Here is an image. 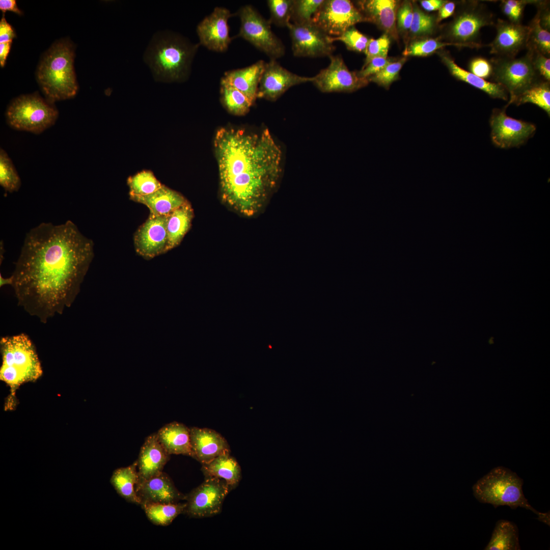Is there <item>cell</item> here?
<instances>
[{
	"label": "cell",
	"mask_w": 550,
	"mask_h": 550,
	"mask_svg": "<svg viewBox=\"0 0 550 550\" xmlns=\"http://www.w3.org/2000/svg\"><path fill=\"white\" fill-rule=\"evenodd\" d=\"M406 61V58L403 57L397 61H393L367 79L369 81L375 82L379 86L388 88L394 81L397 79L399 71Z\"/></svg>",
	"instance_id": "7bdbcfd3"
},
{
	"label": "cell",
	"mask_w": 550,
	"mask_h": 550,
	"mask_svg": "<svg viewBox=\"0 0 550 550\" xmlns=\"http://www.w3.org/2000/svg\"><path fill=\"white\" fill-rule=\"evenodd\" d=\"M170 456L159 441L156 433L147 437L136 460L138 483L163 472L164 465L170 459Z\"/></svg>",
	"instance_id": "7402d4cb"
},
{
	"label": "cell",
	"mask_w": 550,
	"mask_h": 550,
	"mask_svg": "<svg viewBox=\"0 0 550 550\" xmlns=\"http://www.w3.org/2000/svg\"><path fill=\"white\" fill-rule=\"evenodd\" d=\"M495 26L496 37L488 45L490 53L496 57L513 58L526 48L529 34L528 25L498 19Z\"/></svg>",
	"instance_id": "ac0fdd59"
},
{
	"label": "cell",
	"mask_w": 550,
	"mask_h": 550,
	"mask_svg": "<svg viewBox=\"0 0 550 550\" xmlns=\"http://www.w3.org/2000/svg\"><path fill=\"white\" fill-rule=\"evenodd\" d=\"M149 520L157 526H167L184 513L186 503H146L141 505Z\"/></svg>",
	"instance_id": "1f68e13d"
},
{
	"label": "cell",
	"mask_w": 550,
	"mask_h": 550,
	"mask_svg": "<svg viewBox=\"0 0 550 550\" xmlns=\"http://www.w3.org/2000/svg\"><path fill=\"white\" fill-rule=\"evenodd\" d=\"M414 15L413 6L409 2L404 3L397 13L398 27L401 31L410 30Z\"/></svg>",
	"instance_id": "681fc988"
},
{
	"label": "cell",
	"mask_w": 550,
	"mask_h": 550,
	"mask_svg": "<svg viewBox=\"0 0 550 550\" xmlns=\"http://www.w3.org/2000/svg\"><path fill=\"white\" fill-rule=\"evenodd\" d=\"M523 480L510 470L497 466L481 478L473 486L474 497L482 503L492 505L494 508L508 506L512 509L521 507L530 510L537 519L549 526V513L536 510L525 497Z\"/></svg>",
	"instance_id": "8992f818"
},
{
	"label": "cell",
	"mask_w": 550,
	"mask_h": 550,
	"mask_svg": "<svg viewBox=\"0 0 550 550\" xmlns=\"http://www.w3.org/2000/svg\"><path fill=\"white\" fill-rule=\"evenodd\" d=\"M136 494L141 505L146 503H175L185 500L186 495L175 487L170 477L162 472L136 484Z\"/></svg>",
	"instance_id": "44dd1931"
},
{
	"label": "cell",
	"mask_w": 550,
	"mask_h": 550,
	"mask_svg": "<svg viewBox=\"0 0 550 550\" xmlns=\"http://www.w3.org/2000/svg\"><path fill=\"white\" fill-rule=\"evenodd\" d=\"M529 34L526 49L550 57V33L539 23L536 13L528 25Z\"/></svg>",
	"instance_id": "e575fe53"
},
{
	"label": "cell",
	"mask_w": 550,
	"mask_h": 550,
	"mask_svg": "<svg viewBox=\"0 0 550 550\" xmlns=\"http://www.w3.org/2000/svg\"><path fill=\"white\" fill-rule=\"evenodd\" d=\"M74 49L67 40L54 43L38 66L37 77L47 100L57 101L74 97L78 85L74 70Z\"/></svg>",
	"instance_id": "277c9868"
},
{
	"label": "cell",
	"mask_w": 550,
	"mask_h": 550,
	"mask_svg": "<svg viewBox=\"0 0 550 550\" xmlns=\"http://www.w3.org/2000/svg\"><path fill=\"white\" fill-rule=\"evenodd\" d=\"M469 69L470 72L485 80L490 78L491 76V63L490 60L483 57H477L472 59L469 64Z\"/></svg>",
	"instance_id": "bcb514c9"
},
{
	"label": "cell",
	"mask_w": 550,
	"mask_h": 550,
	"mask_svg": "<svg viewBox=\"0 0 550 550\" xmlns=\"http://www.w3.org/2000/svg\"><path fill=\"white\" fill-rule=\"evenodd\" d=\"M448 45L463 47L460 44L442 41L439 39H427L412 43L405 49L403 54L405 56H427Z\"/></svg>",
	"instance_id": "ab89813d"
},
{
	"label": "cell",
	"mask_w": 550,
	"mask_h": 550,
	"mask_svg": "<svg viewBox=\"0 0 550 550\" xmlns=\"http://www.w3.org/2000/svg\"><path fill=\"white\" fill-rule=\"evenodd\" d=\"M167 221V216H156L150 213L134 236L138 253L145 258H152L166 252L168 241Z\"/></svg>",
	"instance_id": "d6986e66"
},
{
	"label": "cell",
	"mask_w": 550,
	"mask_h": 550,
	"mask_svg": "<svg viewBox=\"0 0 550 550\" xmlns=\"http://www.w3.org/2000/svg\"><path fill=\"white\" fill-rule=\"evenodd\" d=\"M0 184L6 191L13 193L21 186L20 178L7 152L0 150Z\"/></svg>",
	"instance_id": "8d00e7d4"
},
{
	"label": "cell",
	"mask_w": 550,
	"mask_h": 550,
	"mask_svg": "<svg viewBox=\"0 0 550 550\" xmlns=\"http://www.w3.org/2000/svg\"><path fill=\"white\" fill-rule=\"evenodd\" d=\"M130 199L146 205L150 213L156 216H168L188 202L181 194L164 185L151 194L143 196L130 195Z\"/></svg>",
	"instance_id": "d4e9b609"
},
{
	"label": "cell",
	"mask_w": 550,
	"mask_h": 550,
	"mask_svg": "<svg viewBox=\"0 0 550 550\" xmlns=\"http://www.w3.org/2000/svg\"><path fill=\"white\" fill-rule=\"evenodd\" d=\"M390 44V38L386 34L376 39H370L365 52L366 59L364 65L375 57H387Z\"/></svg>",
	"instance_id": "f6af8a7d"
},
{
	"label": "cell",
	"mask_w": 550,
	"mask_h": 550,
	"mask_svg": "<svg viewBox=\"0 0 550 550\" xmlns=\"http://www.w3.org/2000/svg\"><path fill=\"white\" fill-rule=\"evenodd\" d=\"M324 0H294L291 20L293 23L311 22Z\"/></svg>",
	"instance_id": "f35d334b"
},
{
	"label": "cell",
	"mask_w": 550,
	"mask_h": 550,
	"mask_svg": "<svg viewBox=\"0 0 550 550\" xmlns=\"http://www.w3.org/2000/svg\"><path fill=\"white\" fill-rule=\"evenodd\" d=\"M392 62L393 60L388 59L387 57H375L364 65L360 71H357V74L360 77L367 79L380 71Z\"/></svg>",
	"instance_id": "7dc6e473"
},
{
	"label": "cell",
	"mask_w": 550,
	"mask_h": 550,
	"mask_svg": "<svg viewBox=\"0 0 550 550\" xmlns=\"http://www.w3.org/2000/svg\"><path fill=\"white\" fill-rule=\"evenodd\" d=\"M53 103L36 94L21 95L11 101L6 118L12 128L40 134L52 126L58 117Z\"/></svg>",
	"instance_id": "52a82bcc"
},
{
	"label": "cell",
	"mask_w": 550,
	"mask_h": 550,
	"mask_svg": "<svg viewBox=\"0 0 550 550\" xmlns=\"http://www.w3.org/2000/svg\"><path fill=\"white\" fill-rule=\"evenodd\" d=\"M288 28L292 41V50L297 57H329L335 46L326 34L312 21L307 23L288 24Z\"/></svg>",
	"instance_id": "5bb4252c"
},
{
	"label": "cell",
	"mask_w": 550,
	"mask_h": 550,
	"mask_svg": "<svg viewBox=\"0 0 550 550\" xmlns=\"http://www.w3.org/2000/svg\"><path fill=\"white\" fill-rule=\"evenodd\" d=\"M234 15L240 20L239 31L235 38L245 40L270 60H276L285 54V46L272 31L269 20L265 19L254 7L250 5L242 6Z\"/></svg>",
	"instance_id": "30bf717a"
},
{
	"label": "cell",
	"mask_w": 550,
	"mask_h": 550,
	"mask_svg": "<svg viewBox=\"0 0 550 550\" xmlns=\"http://www.w3.org/2000/svg\"><path fill=\"white\" fill-rule=\"evenodd\" d=\"M490 61L492 66L491 82L501 85L507 91L508 106L527 89L543 80L534 68L530 50L520 58L496 56Z\"/></svg>",
	"instance_id": "ba28073f"
},
{
	"label": "cell",
	"mask_w": 550,
	"mask_h": 550,
	"mask_svg": "<svg viewBox=\"0 0 550 550\" xmlns=\"http://www.w3.org/2000/svg\"><path fill=\"white\" fill-rule=\"evenodd\" d=\"M530 51L532 53V62L535 71L543 80L550 81V58L539 52Z\"/></svg>",
	"instance_id": "c3c4849f"
},
{
	"label": "cell",
	"mask_w": 550,
	"mask_h": 550,
	"mask_svg": "<svg viewBox=\"0 0 550 550\" xmlns=\"http://www.w3.org/2000/svg\"><path fill=\"white\" fill-rule=\"evenodd\" d=\"M265 63L259 60L248 67L227 71L221 79V85L237 89L254 104L257 98L259 85Z\"/></svg>",
	"instance_id": "cb8c5ba5"
},
{
	"label": "cell",
	"mask_w": 550,
	"mask_h": 550,
	"mask_svg": "<svg viewBox=\"0 0 550 550\" xmlns=\"http://www.w3.org/2000/svg\"><path fill=\"white\" fill-rule=\"evenodd\" d=\"M436 18L425 14L417 7L414 8V15L410 28L411 33L415 36L431 34L434 31Z\"/></svg>",
	"instance_id": "b9f144b4"
},
{
	"label": "cell",
	"mask_w": 550,
	"mask_h": 550,
	"mask_svg": "<svg viewBox=\"0 0 550 550\" xmlns=\"http://www.w3.org/2000/svg\"><path fill=\"white\" fill-rule=\"evenodd\" d=\"M455 7L456 5L454 2L447 1L438 10V15L436 17L437 23L451 16L455 11Z\"/></svg>",
	"instance_id": "f5cc1de1"
},
{
	"label": "cell",
	"mask_w": 550,
	"mask_h": 550,
	"mask_svg": "<svg viewBox=\"0 0 550 550\" xmlns=\"http://www.w3.org/2000/svg\"><path fill=\"white\" fill-rule=\"evenodd\" d=\"M526 103L536 105L550 116V81L541 80L517 96L512 104L519 105Z\"/></svg>",
	"instance_id": "d6a6232c"
},
{
	"label": "cell",
	"mask_w": 550,
	"mask_h": 550,
	"mask_svg": "<svg viewBox=\"0 0 550 550\" xmlns=\"http://www.w3.org/2000/svg\"><path fill=\"white\" fill-rule=\"evenodd\" d=\"M137 461L132 464L115 470L110 482L118 494L128 502L141 505L135 490L138 481Z\"/></svg>",
	"instance_id": "f546056e"
},
{
	"label": "cell",
	"mask_w": 550,
	"mask_h": 550,
	"mask_svg": "<svg viewBox=\"0 0 550 550\" xmlns=\"http://www.w3.org/2000/svg\"><path fill=\"white\" fill-rule=\"evenodd\" d=\"M232 491L222 479L206 477L198 487L186 494L184 514L191 518H204L219 514L224 500Z\"/></svg>",
	"instance_id": "8fae6325"
},
{
	"label": "cell",
	"mask_w": 550,
	"mask_h": 550,
	"mask_svg": "<svg viewBox=\"0 0 550 550\" xmlns=\"http://www.w3.org/2000/svg\"><path fill=\"white\" fill-rule=\"evenodd\" d=\"M461 6L460 10L448 27L447 36L452 43L471 48L481 47V30L494 25L493 14L479 1H464Z\"/></svg>",
	"instance_id": "9c48e42d"
},
{
	"label": "cell",
	"mask_w": 550,
	"mask_h": 550,
	"mask_svg": "<svg viewBox=\"0 0 550 550\" xmlns=\"http://www.w3.org/2000/svg\"><path fill=\"white\" fill-rule=\"evenodd\" d=\"M330 40L332 42L336 41H341L349 50L365 53L370 39L353 26L339 36H330Z\"/></svg>",
	"instance_id": "60d3db41"
},
{
	"label": "cell",
	"mask_w": 550,
	"mask_h": 550,
	"mask_svg": "<svg viewBox=\"0 0 550 550\" xmlns=\"http://www.w3.org/2000/svg\"><path fill=\"white\" fill-rule=\"evenodd\" d=\"M438 54L450 73L457 79L481 90L492 98L509 100L508 92L501 85L485 80L463 69L446 52L440 51Z\"/></svg>",
	"instance_id": "484cf974"
},
{
	"label": "cell",
	"mask_w": 550,
	"mask_h": 550,
	"mask_svg": "<svg viewBox=\"0 0 550 550\" xmlns=\"http://www.w3.org/2000/svg\"><path fill=\"white\" fill-rule=\"evenodd\" d=\"M199 45L173 32H159L149 44L144 60L157 81L183 82L189 78Z\"/></svg>",
	"instance_id": "3957f363"
},
{
	"label": "cell",
	"mask_w": 550,
	"mask_h": 550,
	"mask_svg": "<svg viewBox=\"0 0 550 550\" xmlns=\"http://www.w3.org/2000/svg\"><path fill=\"white\" fill-rule=\"evenodd\" d=\"M222 200L251 216L263 207L280 178L282 153L268 129L255 133L223 127L214 139Z\"/></svg>",
	"instance_id": "7a4b0ae2"
},
{
	"label": "cell",
	"mask_w": 550,
	"mask_h": 550,
	"mask_svg": "<svg viewBox=\"0 0 550 550\" xmlns=\"http://www.w3.org/2000/svg\"><path fill=\"white\" fill-rule=\"evenodd\" d=\"M193 217V209L188 202L167 216L166 252L179 244L189 229Z\"/></svg>",
	"instance_id": "f1b7e54d"
},
{
	"label": "cell",
	"mask_w": 550,
	"mask_h": 550,
	"mask_svg": "<svg viewBox=\"0 0 550 550\" xmlns=\"http://www.w3.org/2000/svg\"><path fill=\"white\" fill-rule=\"evenodd\" d=\"M201 471L205 477H214L223 479L231 490L238 485L242 477L241 467L230 453L220 455L208 463L202 464Z\"/></svg>",
	"instance_id": "83f0119b"
},
{
	"label": "cell",
	"mask_w": 550,
	"mask_h": 550,
	"mask_svg": "<svg viewBox=\"0 0 550 550\" xmlns=\"http://www.w3.org/2000/svg\"><path fill=\"white\" fill-rule=\"evenodd\" d=\"M220 94L222 104L234 115H245L253 105L243 93L229 86L221 85Z\"/></svg>",
	"instance_id": "836d02e7"
},
{
	"label": "cell",
	"mask_w": 550,
	"mask_h": 550,
	"mask_svg": "<svg viewBox=\"0 0 550 550\" xmlns=\"http://www.w3.org/2000/svg\"><path fill=\"white\" fill-rule=\"evenodd\" d=\"M368 19L348 0H324L312 22L327 35L337 37Z\"/></svg>",
	"instance_id": "7c38bea8"
},
{
	"label": "cell",
	"mask_w": 550,
	"mask_h": 550,
	"mask_svg": "<svg viewBox=\"0 0 550 550\" xmlns=\"http://www.w3.org/2000/svg\"><path fill=\"white\" fill-rule=\"evenodd\" d=\"M158 439L170 454L192 456L190 428L177 422L168 423L156 433Z\"/></svg>",
	"instance_id": "4316f807"
},
{
	"label": "cell",
	"mask_w": 550,
	"mask_h": 550,
	"mask_svg": "<svg viewBox=\"0 0 550 550\" xmlns=\"http://www.w3.org/2000/svg\"><path fill=\"white\" fill-rule=\"evenodd\" d=\"M536 0H503L500 8L508 20L515 23H521L524 11L528 4L534 5Z\"/></svg>",
	"instance_id": "ee69618b"
},
{
	"label": "cell",
	"mask_w": 550,
	"mask_h": 550,
	"mask_svg": "<svg viewBox=\"0 0 550 550\" xmlns=\"http://www.w3.org/2000/svg\"><path fill=\"white\" fill-rule=\"evenodd\" d=\"M0 345V379L10 387L14 397L20 385L39 379L43 370L35 346L26 334L2 337Z\"/></svg>",
	"instance_id": "5b68a950"
},
{
	"label": "cell",
	"mask_w": 550,
	"mask_h": 550,
	"mask_svg": "<svg viewBox=\"0 0 550 550\" xmlns=\"http://www.w3.org/2000/svg\"><path fill=\"white\" fill-rule=\"evenodd\" d=\"M12 42L0 43V64L4 67L9 52Z\"/></svg>",
	"instance_id": "9f6ffc18"
},
{
	"label": "cell",
	"mask_w": 550,
	"mask_h": 550,
	"mask_svg": "<svg viewBox=\"0 0 550 550\" xmlns=\"http://www.w3.org/2000/svg\"><path fill=\"white\" fill-rule=\"evenodd\" d=\"M537 9L539 23L541 26L548 32L550 31L549 1H537L534 5Z\"/></svg>",
	"instance_id": "f907efd6"
},
{
	"label": "cell",
	"mask_w": 550,
	"mask_h": 550,
	"mask_svg": "<svg viewBox=\"0 0 550 550\" xmlns=\"http://www.w3.org/2000/svg\"><path fill=\"white\" fill-rule=\"evenodd\" d=\"M446 2L444 0H424L421 1L420 3L425 10L433 11L439 10Z\"/></svg>",
	"instance_id": "db71d44e"
},
{
	"label": "cell",
	"mask_w": 550,
	"mask_h": 550,
	"mask_svg": "<svg viewBox=\"0 0 550 550\" xmlns=\"http://www.w3.org/2000/svg\"><path fill=\"white\" fill-rule=\"evenodd\" d=\"M233 16L234 14L226 8L215 7L197 25L199 44L215 52L227 51L232 39L229 35L228 20Z\"/></svg>",
	"instance_id": "2e32d148"
},
{
	"label": "cell",
	"mask_w": 550,
	"mask_h": 550,
	"mask_svg": "<svg viewBox=\"0 0 550 550\" xmlns=\"http://www.w3.org/2000/svg\"><path fill=\"white\" fill-rule=\"evenodd\" d=\"M328 66L313 76L315 86L323 93L355 91L367 86V79L360 77L356 72L350 71L339 55L329 57Z\"/></svg>",
	"instance_id": "9a60e30c"
},
{
	"label": "cell",
	"mask_w": 550,
	"mask_h": 550,
	"mask_svg": "<svg viewBox=\"0 0 550 550\" xmlns=\"http://www.w3.org/2000/svg\"><path fill=\"white\" fill-rule=\"evenodd\" d=\"M518 531L514 523L504 519L498 520L491 539L485 550H519Z\"/></svg>",
	"instance_id": "4dcf8cb0"
},
{
	"label": "cell",
	"mask_w": 550,
	"mask_h": 550,
	"mask_svg": "<svg viewBox=\"0 0 550 550\" xmlns=\"http://www.w3.org/2000/svg\"><path fill=\"white\" fill-rule=\"evenodd\" d=\"M0 9L3 12L10 11L19 15L22 14V12L18 9L14 0H1Z\"/></svg>",
	"instance_id": "11a10c76"
},
{
	"label": "cell",
	"mask_w": 550,
	"mask_h": 550,
	"mask_svg": "<svg viewBox=\"0 0 550 550\" xmlns=\"http://www.w3.org/2000/svg\"><path fill=\"white\" fill-rule=\"evenodd\" d=\"M293 2L294 0L267 1L270 23L280 27H287L291 19Z\"/></svg>",
	"instance_id": "74e56055"
},
{
	"label": "cell",
	"mask_w": 550,
	"mask_h": 550,
	"mask_svg": "<svg viewBox=\"0 0 550 550\" xmlns=\"http://www.w3.org/2000/svg\"><path fill=\"white\" fill-rule=\"evenodd\" d=\"M15 36L12 26L4 17L2 18L0 21V43L12 42Z\"/></svg>",
	"instance_id": "816d5d0a"
},
{
	"label": "cell",
	"mask_w": 550,
	"mask_h": 550,
	"mask_svg": "<svg viewBox=\"0 0 550 550\" xmlns=\"http://www.w3.org/2000/svg\"><path fill=\"white\" fill-rule=\"evenodd\" d=\"M129 195L143 196L151 194L162 185L150 170H143L127 179Z\"/></svg>",
	"instance_id": "d590c367"
},
{
	"label": "cell",
	"mask_w": 550,
	"mask_h": 550,
	"mask_svg": "<svg viewBox=\"0 0 550 550\" xmlns=\"http://www.w3.org/2000/svg\"><path fill=\"white\" fill-rule=\"evenodd\" d=\"M359 9L368 19L391 35L398 39L396 17L398 2L394 0H366L358 2Z\"/></svg>",
	"instance_id": "603a6c76"
},
{
	"label": "cell",
	"mask_w": 550,
	"mask_h": 550,
	"mask_svg": "<svg viewBox=\"0 0 550 550\" xmlns=\"http://www.w3.org/2000/svg\"><path fill=\"white\" fill-rule=\"evenodd\" d=\"M93 256L92 241L71 221L32 229L11 276L18 305L43 323L62 314L79 293Z\"/></svg>",
	"instance_id": "6da1fadb"
},
{
	"label": "cell",
	"mask_w": 550,
	"mask_h": 550,
	"mask_svg": "<svg viewBox=\"0 0 550 550\" xmlns=\"http://www.w3.org/2000/svg\"><path fill=\"white\" fill-rule=\"evenodd\" d=\"M192 456L202 464L216 457L230 453L227 441L216 431L206 428H190Z\"/></svg>",
	"instance_id": "ffe728a7"
},
{
	"label": "cell",
	"mask_w": 550,
	"mask_h": 550,
	"mask_svg": "<svg viewBox=\"0 0 550 550\" xmlns=\"http://www.w3.org/2000/svg\"><path fill=\"white\" fill-rule=\"evenodd\" d=\"M314 77L298 75L287 70L276 60L265 63L259 82L257 98L274 101L291 87L313 81Z\"/></svg>",
	"instance_id": "e0dca14e"
},
{
	"label": "cell",
	"mask_w": 550,
	"mask_h": 550,
	"mask_svg": "<svg viewBox=\"0 0 550 550\" xmlns=\"http://www.w3.org/2000/svg\"><path fill=\"white\" fill-rule=\"evenodd\" d=\"M508 106L493 109L489 121L491 140L498 148H518L534 136L536 127L533 123L508 116L506 113Z\"/></svg>",
	"instance_id": "4fadbf2b"
}]
</instances>
